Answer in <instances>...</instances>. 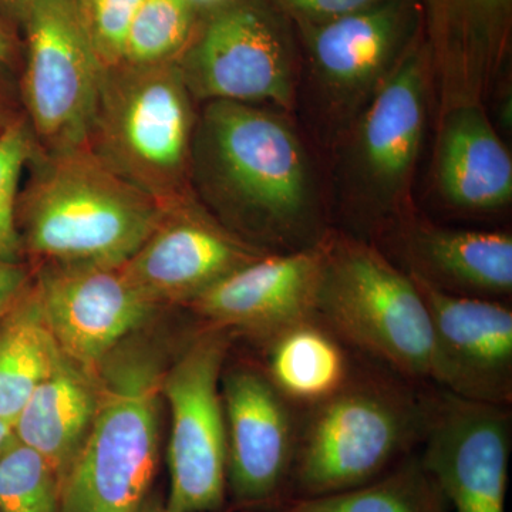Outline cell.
I'll list each match as a JSON object with an SVG mask.
<instances>
[{"label":"cell","instance_id":"obj_1","mask_svg":"<svg viewBox=\"0 0 512 512\" xmlns=\"http://www.w3.org/2000/svg\"><path fill=\"white\" fill-rule=\"evenodd\" d=\"M191 183L225 227L256 247L295 251L325 238L301 141L252 104L208 101L195 127Z\"/></svg>","mask_w":512,"mask_h":512},{"label":"cell","instance_id":"obj_35","mask_svg":"<svg viewBox=\"0 0 512 512\" xmlns=\"http://www.w3.org/2000/svg\"><path fill=\"white\" fill-rule=\"evenodd\" d=\"M13 436H15V433H13L12 426L0 417V456H2L5 448L8 447Z\"/></svg>","mask_w":512,"mask_h":512},{"label":"cell","instance_id":"obj_10","mask_svg":"<svg viewBox=\"0 0 512 512\" xmlns=\"http://www.w3.org/2000/svg\"><path fill=\"white\" fill-rule=\"evenodd\" d=\"M33 269L57 345L67 359L92 373L121 343L147 328L161 309L121 265Z\"/></svg>","mask_w":512,"mask_h":512},{"label":"cell","instance_id":"obj_20","mask_svg":"<svg viewBox=\"0 0 512 512\" xmlns=\"http://www.w3.org/2000/svg\"><path fill=\"white\" fill-rule=\"evenodd\" d=\"M97 402L96 373L63 355L13 423L16 439L46 458L60 484L82 450Z\"/></svg>","mask_w":512,"mask_h":512},{"label":"cell","instance_id":"obj_5","mask_svg":"<svg viewBox=\"0 0 512 512\" xmlns=\"http://www.w3.org/2000/svg\"><path fill=\"white\" fill-rule=\"evenodd\" d=\"M177 62L104 69L87 147L161 207L191 195L195 117Z\"/></svg>","mask_w":512,"mask_h":512},{"label":"cell","instance_id":"obj_29","mask_svg":"<svg viewBox=\"0 0 512 512\" xmlns=\"http://www.w3.org/2000/svg\"><path fill=\"white\" fill-rule=\"evenodd\" d=\"M379 2L382 0H268L272 8L296 26L318 25Z\"/></svg>","mask_w":512,"mask_h":512},{"label":"cell","instance_id":"obj_15","mask_svg":"<svg viewBox=\"0 0 512 512\" xmlns=\"http://www.w3.org/2000/svg\"><path fill=\"white\" fill-rule=\"evenodd\" d=\"M326 238L312 247L268 252L232 272L188 305L205 320L262 345L296 323L316 318Z\"/></svg>","mask_w":512,"mask_h":512},{"label":"cell","instance_id":"obj_26","mask_svg":"<svg viewBox=\"0 0 512 512\" xmlns=\"http://www.w3.org/2000/svg\"><path fill=\"white\" fill-rule=\"evenodd\" d=\"M60 488L46 458L13 436L0 456V512H59Z\"/></svg>","mask_w":512,"mask_h":512},{"label":"cell","instance_id":"obj_4","mask_svg":"<svg viewBox=\"0 0 512 512\" xmlns=\"http://www.w3.org/2000/svg\"><path fill=\"white\" fill-rule=\"evenodd\" d=\"M403 377L350 376L299 421L289 488L293 498L352 490L376 480L423 443L434 396Z\"/></svg>","mask_w":512,"mask_h":512},{"label":"cell","instance_id":"obj_27","mask_svg":"<svg viewBox=\"0 0 512 512\" xmlns=\"http://www.w3.org/2000/svg\"><path fill=\"white\" fill-rule=\"evenodd\" d=\"M37 147L26 116L0 137V259L5 261H22L16 202L26 165Z\"/></svg>","mask_w":512,"mask_h":512},{"label":"cell","instance_id":"obj_6","mask_svg":"<svg viewBox=\"0 0 512 512\" xmlns=\"http://www.w3.org/2000/svg\"><path fill=\"white\" fill-rule=\"evenodd\" d=\"M316 319L410 382L434 379L430 313L412 276L362 242L326 238Z\"/></svg>","mask_w":512,"mask_h":512},{"label":"cell","instance_id":"obj_8","mask_svg":"<svg viewBox=\"0 0 512 512\" xmlns=\"http://www.w3.org/2000/svg\"><path fill=\"white\" fill-rule=\"evenodd\" d=\"M22 29L20 96L37 144L45 151L87 146L104 66L79 0H35Z\"/></svg>","mask_w":512,"mask_h":512},{"label":"cell","instance_id":"obj_31","mask_svg":"<svg viewBox=\"0 0 512 512\" xmlns=\"http://www.w3.org/2000/svg\"><path fill=\"white\" fill-rule=\"evenodd\" d=\"M25 116L15 70L0 63V137Z\"/></svg>","mask_w":512,"mask_h":512},{"label":"cell","instance_id":"obj_32","mask_svg":"<svg viewBox=\"0 0 512 512\" xmlns=\"http://www.w3.org/2000/svg\"><path fill=\"white\" fill-rule=\"evenodd\" d=\"M20 62H22V49H20L15 30L9 22L0 16V63L16 72Z\"/></svg>","mask_w":512,"mask_h":512},{"label":"cell","instance_id":"obj_18","mask_svg":"<svg viewBox=\"0 0 512 512\" xmlns=\"http://www.w3.org/2000/svg\"><path fill=\"white\" fill-rule=\"evenodd\" d=\"M437 181L443 197L460 210L494 211L510 204L511 156L477 104L448 111L437 150Z\"/></svg>","mask_w":512,"mask_h":512},{"label":"cell","instance_id":"obj_11","mask_svg":"<svg viewBox=\"0 0 512 512\" xmlns=\"http://www.w3.org/2000/svg\"><path fill=\"white\" fill-rule=\"evenodd\" d=\"M420 460L450 512H505L511 454L507 407L441 390Z\"/></svg>","mask_w":512,"mask_h":512},{"label":"cell","instance_id":"obj_22","mask_svg":"<svg viewBox=\"0 0 512 512\" xmlns=\"http://www.w3.org/2000/svg\"><path fill=\"white\" fill-rule=\"evenodd\" d=\"M62 356L33 278L28 291L0 320V417L12 429L29 397Z\"/></svg>","mask_w":512,"mask_h":512},{"label":"cell","instance_id":"obj_13","mask_svg":"<svg viewBox=\"0 0 512 512\" xmlns=\"http://www.w3.org/2000/svg\"><path fill=\"white\" fill-rule=\"evenodd\" d=\"M227 426V491L235 503L256 507L289 488L299 421L265 370L229 367L221 377Z\"/></svg>","mask_w":512,"mask_h":512},{"label":"cell","instance_id":"obj_34","mask_svg":"<svg viewBox=\"0 0 512 512\" xmlns=\"http://www.w3.org/2000/svg\"><path fill=\"white\" fill-rule=\"evenodd\" d=\"M136 512H168V510L165 507V501H161L158 495L151 497L148 494L146 500L143 501V504L140 505Z\"/></svg>","mask_w":512,"mask_h":512},{"label":"cell","instance_id":"obj_23","mask_svg":"<svg viewBox=\"0 0 512 512\" xmlns=\"http://www.w3.org/2000/svg\"><path fill=\"white\" fill-rule=\"evenodd\" d=\"M512 0H421L431 47L448 70L481 72L504 52Z\"/></svg>","mask_w":512,"mask_h":512},{"label":"cell","instance_id":"obj_24","mask_svg":"<svg viewBox=\"0 0 512 512\" xmlns=\"http://www.w3.org/2000/svg\"><path fill=\"white\" fill-rule=\"evenodd\" d=\"M284 512H450L420 456L404 457L370 483L319 497L291 498Z\"/></svg>","mask_w":512,"mask_h":512},{"label":"cell","instance_id":"obj_21","mask_svg":"<svg viewBox=\"0 0 512 512\" xmlns=\"http://www.w3.org/2000/svg\"><path fill=\"white\" fill-rule=\"evenodd\" d=\"M265 348L266 375L295 407L325 402L352 376L345 343L316 318L284 330Z\"/></svg>","mask_w":512,"mask_h":512},{"label":"cell","instance_id":"obj_19","mask_svg":"<svg viewBox=\"0 0 512 512\" xmlns=\"http://www.w3.org/2000/svg\"><path fill=\"white\" fill-rule=\"evenodd\" d=\"M412 274L454 295L495 299L512 292V238L505 232L414 227Z\"/></svg>","mask_w":512,"mask_h":512},{"label":"cell","instance_id":"obj_28","mask_svg":"<svg viewBox=\"0 0 512 512\" xmlns=\"http://www.w3.org/2000/svg\"><path fill=\"white\" fill-rule=\"evenodd\" d=\"M144 0H79L87 32L104 69L123 62L128 33Z\"/></svg>","mask_w":512,"mask_h":512},{"label":"cell","instance_id":"obj_36","mask_svg":"<svg viewBox=\"0 0 512 512\" xmlns=\"http://www.w3.org/2000/svg\"><path fill=\"white\" fill-rule=\"evenodd\" d=\"M192 6H194L195 10L204 9L211 12V10L220 8V6L227 3L228 0H188Z\"/></svg>","mask_w":512,"mask_h":512},{"label":"cell","instance_id":"obj_9","mask_svg":"<svg viewBox=\"0 0 512 512\" xmlns=\"http://www.w3.org/2000/svg\"><path fill=\"white\" fill-rule=\"evenodd\" d=\"M175 62L194 100L291 106L292 37L268 0H228L211 10Z\"/></svg>","mask_w":512,"mask_h":512},{"label":"cell","instance_id":"obj_3","mask_svg":"<svg viewBox=\"0 0 512 512\" xmlns=\"http://www.w3.org/2000/svg\"><path fill=\"white\" fill-rule=\"evenodd\" d=\"M163 350L131 336L96 370L93 424L64 478L59 512H136L160 460Z\"/></svg>","mask_w":512,"mask_h":512},{"label":"cell","instance_id":"obj_25","mask_svg":"<svg viewBox=\"0 0 512 512\" xmlns=\"http://www.w3.org/2000/svg\"><path fill=\"white\" fill-rule=\"evenodd\" d=\"M195 12L188 0H144L128 33L123 62H175L197 29Z\"/></svg>","mask_w":512,"mask_h":512},{"label":"cell","instance_id":"obj_7","mask_svg":"<svg viewBox=\"0 0 512 512\" xmlns=\"http://www.w3.org/2000/svg\"><path fill=\"white\" fill-rule=\"evenodd\" d=\"M234 333L207 325L165 369L170 407L168 512H215L227 495V426L221 377Z\"/></svg>","mask_w":512,"mask_h":512},{"label":"cell","instance_id":"obj_30","mask_svg":"<svg viewBox=\"0 0 512 512\" xmlns=\"http://www.w3.org/2000/svg\"><path fill=\"white\" fill-rule=\"evenodd\" d=\"M35 278V269L28 262L0 259V320L28 291Z\"/></svg>","mask_w":512,"mask_h":512},{"label":"cell","instance_id":"obj_2","mask_svg":"<svg viewBox=\"0 0 512 512\" xmlns=\"http://www.w3.org/2000/svg\"><path fill=\"white\" fill-rule=\"evenodd\" d=\"M16 202L23 255L42 265L120 266L156 227L161 207L89 147L30 158Z\"/></svg>","mask_w":512,"mask_h":512},{"label":"cell","instance_id":"obj_14","mask_svg":"<svg viewBox=\"0 0 512 512\" xmlns=\"http://www.w3.org/2000/svg\"><path fill=\"white\" fill-rule=\"evenodd\" d=\"M430 313L434 379L463 399L512 400V312L495 299L454 295L412 274Z\"/></svg>","mask_w":512,"mask_h":512},{"label":"cell","instance_id":"obj_17","mask_svg":"<svg viewBox=\"0 0 512 512\" xmlns=\"http://www.w3.org/2000/svg\"><path fill=\"white\" fill-rule=\"evenodd\" d=\"M427 53L416 40L372 94L360 120L357 170L380 207L402 197L419 157L426 124Z\"/></svg>","mask_w":512,"mask_h":512},{"label":"cell","instance_id":"obj_33","mask_svg":"<svg viewBox=\"0 0 512 512\" xmlns=\"http://www.w3.org/2000/svg\"><path fill=\"white\" fill-rule=\"evenodd\" d=\"M35 0H0V16L15 28H22Z\"/></svg>","mask_w":512,"mask_h":512},{"label":"cell","instance_id":"obj_16","mask_svg":"<svg viewBox=\"0 0 512 512\" xmlns=\"http://www.w3.org/2000/svg\"><path fill=\"white\" fill-rule=\"evenodd\" d=\"M421 19V0H382L298 29L320 84L350 104L375 93L416 42Z\"/></svg>","mask_w":512,"mask_h":512},{"label":"cell","instance_id":"obj_12","mask_svg":"<svg viewBox=\"0 0 512 512\" xmlns=\"http://www.w3.org/2000/svg\"><path fill=\"white\" fill-rule=\"evenodd\" d=\"M265 254L212 217L191 194L164 205L156 227L121 268L161 308L188 306Z\"/></svg>","mask_w":512,"mask_h":512}]
</instances>
